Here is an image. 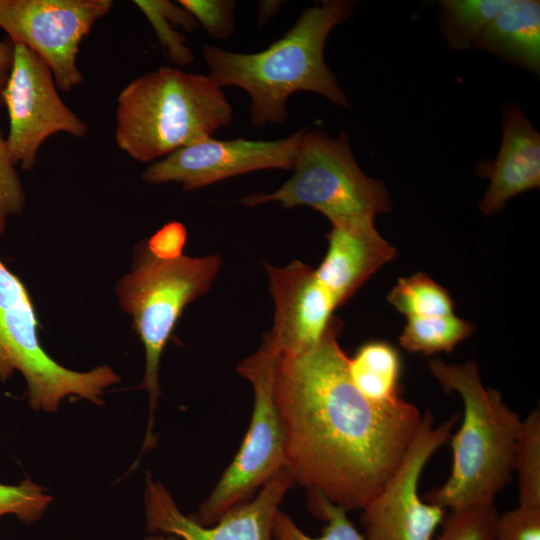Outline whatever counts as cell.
Wrapping results in <instances>:
<instances>
[{"label":"cell","mask_w":540,"mask_h":540,"mask_svg":"<svg viewBox=\"0 0 540 540\" xmlns=\"http://www.w3.org/2000/svg\"><path fill=\"white\" fill-rule=\"evenodd\" d=\"M133 3L152 25L171 61L182 67L190 64L194 55L187 46L185 37L176 31L168 19L157 9L154 0H135Z\"/></svg>","instance_id":"27"},{"label":"cell","mask_w":540,"mask_h":540,"mask_svg":"<svg viewBox=\"0 0 540 540\" xmlns=\"http://www.w3.org/2000/svg\"><path fill=\"white\" fill-rule=\"evenodd\" d=\"M282 1H262L258 8V22L263 25L271 17L278 13Z\"/></svg>","instance_id":"32"},{"label":"cell","mask_w":540,"mask_h":540,"mask_svg":"<svg viewBox=\"0 0 540 540\" xmlns=\"http://www.w3.org/2000/svg\"><path fill=\"white\" fill-rule=\"evenodd\" d=\"M509 0H441L439 24L447 44L463 51L475 46L479 36Z\"/></svg>","instance_id":"19"},{"label":"cell","mask_w":540,"mask_h":540,"mask_svg":"<svg viewBox=\"0 0 540 540\" xmlns=\"http://www.w3.org/2000/svg\"><path fill=\"white\" fill-rule=\"evenodd\" d=\"M113 7L111 0H0V28L14 44L36 53L50 68L58 89L83 81L79 47Z\"/></svg>","instance_id":"9"},{"label":"cell","mask_w":540,"mask_h":540,"mask_svg":"<svg viewBox=\"0 0 540 540\" xmlns=\"http://www.w3.org/2000/svg\"><path fill=\"white\" fill-rule=\"evenodd\" d=\"M456 413L435 426L426 412L400 464L380 492L363 508L366 540H433L446 509L420 498L421 473L432 455L451 437Z\"/></svg>","instance_id":"10"},{"label":"cell","mask_w":540,"mask_h":540,"mask_svg":"<svg viewBox=\"0 0 540 540\" xmlns=\"http://www.w3.org/2000/svg\"><path fill=\"white\" fill-rule=\"evenodd\" d=\"M233 109L208 75L160 67L138 76L117 97L115 142L139 162H155L211 138Z\"/></svg>","instance_id":"4"},{"label":"cell","mask_w":540,"mask_h":540,"mask_svg":"<svg viewBox=\"0 0 540 540\" xmlns=\"http://www.w3.org/2000/svg\"><path fill=\"white\" fill-rule=\"evenodd\" d=\"M279 356L270 333H266L257 351L237 367L253 388L251 421L235 458L197 512L190 515L203 526L215 524L225 513L251 500L285 468L284 433L274 395Z\"/></svg>","instance_id":"8"},{"label":"cell","mask_w":540,"mask_h":540,"mask_svg":"<svg viewBox=\"0 0 540 540\" xmlns=\"http://www.w3.org/2000/svg\"><path fill=\"white\" fill-rule=\"evenodd\" d=\"M52 502L43 486L29 478L15 485L0 483V518L15 516L25 524L39 520Z\"/></svg>","instance_id":"25"},{"label":"cell","mask_w":540,"mask_h":540,"mask_svg":"<svg viewBox=\"0 0 540 540\" xmlns=\"http://www.w3.org/2000/svg\"><path fill=\"white\" fill-rule=\"evenodd\" d=\"M498 515L494 503L450 510L433 540H493Z\"/></svg>","instance_id":"24"},{"label":"cell","mask_w":540,"mask_h":540,"mask_svg":"<svg viewBox=\"0 0 540 540\" xmlns=\"http://www.w3.org/2000/svg\"><path fill=\"white\" fill-rule=\"evenodd\" d=\"M518 476L519 505L540 507V410L522 420L514 453Z\"/></svg>","instance_id":"23"},{"label":"cell","mask_w":540,"mask_h":540,"mask_svg":"<svg viewBox=\"0 0 540 540\" xmlns=\"http://www.w3.org/2000/svg\"><path fill=\"white\" fill-rule=\"evenodd\" d=\"M536 75L540 73V2L509 0L475 46Z\"/></svg>","instance_id":"17"},{"label":"cell","mask_w":540,"mask_h":540,"mask_svg":"<svg viewBox=\"0 0 540 540\" xmlns=\"http://www.w3.org/2000/svg\"><path fill=\"white\" fill-rule=\"evenodd\" d=\"M387 300L407 319L450 315L454 309L449 292L425 273L400 278Z\"/></svg>","instance_id":"21"},{"label":"cell","mask_w":540,"mask_h":540,"mask_svg":"<svg viewBox=\"0 0 540 540\" xmlns=\"http://www.w3.org/2000/svg\"><path fill=\"white\" fill-rule=\"evenodd\" d=\"M327 240V253L315 272L338 306L397 254L370 219L333 224Z\"/></svg>","instance_id":"16"},{"label":"cell","mask_w":540,"mask_h":540,"mask_svg":"<svg viewBox=\"0 0 540 540\" xmlns=\"http://www.w3.org/2000/svg\"><path fill=\"white\" fill-rule=\"evenodd\" d=\"M14 58V43L8 38L0 40V105L2 93L8 80Z\"/></svg>","instance_id":"31"},{"label":"cell","mask_w":540,"mask_h":540,"mask_svg":"<svg viewBox=\"0 0 540 540\" xmlns=\"http://www.w3.org/2000/svg\"><path fill=\"white\" fill-rule=\"evenodd\" d=\"M493 540H540V507L519 505L498 515Z\"/></svg>","instance_id":"28"},{"label":"cell","mask_w":540,"mask_h":540,"mask_svg":"<svg viewBox=\"0 0 540 540\" xmlns=\"http://www.w3.org/2000/svg\"><path fill=\"white\" fill-rule=\"evenodd\" d=\"M351 381L370 402L387 405L398 401L401 360L398 351L383 341L362 345L348 358Z\"/></svg>","instance_id":"18"},{"label":"cell","mask_w":540,"mask_h":540,"mask_svg":"<svg viewBox=\"0 0 540 540\" xmlns=\"http://www.w3.org/2000/svg\"><path fill=\"white\" fill-rule=\"evenodd\" d=\"M5 226L6 219L0 217V235ZM39 326L28 290L0 259V381L20 372L28 404L36 411L54 413L70 396L102 405L105 391L120 381L119 375L109 365L80 372L59 364L41 345Z\"/></svg>","instance_id":"6"},{"label":"cell","mask_w":540,"mask_h":540,"mask_svg":"<svg viewBox=\"0 0 540 540\" xmlns=\"http://www.w3.org/2000/svg\"><path fill=\"white\" fill-rule=\"evenodd\" d=\"M187 240L185 226L171 221L157 230L146 242L149 251L160 259H174L183 255Z\"/></svg>","instance_id":"30"},{"label":"cell","mask_w":540,"mask_h":540,"mask_svg":"<svg viewBox=\"0 0 540 540\" xmlns=\"http://www.w3.org/2000/svg\"><path fill=\"white\" fill-rule=\"evenodd\" d=\"M274 299L273 329L269 332L280 353H296L319 342L339 307L318 279L315 269L294 260L284 267L265 263Z\"/></svg>","instance_id":"14"},{"label":"cell","mask_w":540,"mask_h":540,"mask_svg":"<svg viewBox=\"0 0 540 540\" xmlns=\"http://www.w3.org/2000/svg\"><path fill=\"white\" fill-rule=\"evenodd\" d=\"M334 317L317 344L280 353L274 395L294 483L330 502L363 509L400 464L423 415L400 398L377 405L355 387Z\"/></svg>","instance_id":"1"},{"label":"cell","mask_w":540,"mask_h":540,"mask_svg":"<svg viewBox=\"0 0 540 540\" xmlns=\"http://www.w3.org/2000/svg\"><path fill=\"white\" fill-rule=\"evenodd\" d=\"M480 174L490 179L478 205L487 217L512 197L540 187V134L513 101L503 109L499 152L495 160L480 165Z\"/></svg>","instance_id":"15"},{"label":"cell","mask_w":540,"mask_h":540,"mask_svg":"<svg viewBox=\"0 0 540 540\" xmlns=\"http://www.w3.org/2000/svg\"><path fill=\"white\" fill-rule=\"evenodd\" d=\"M474 326L454 314L435 317L408 318L399 337L400 345L409 352L426 356L451 352L469 337Z\"/></svg>","instance_id":"20"},{"label":"cell","mask_w":540,"mask_h":540,"mask_svg":"<svg viewBox=\"0 0 540 540\" xmlns=\"http://www.w3.org/2000/svg\"><path fill=\"white\" fill-rule=\"evenodd\" d=\"M144 540H180V539L173 535L159 533L158 535L148 536Z\"/></svg>","instance_id":"33"},{"label":"cell","mask_w":540,"mask_h":540,"mask_svg":"<svg viewBox=\"0 0 540 540\" xmlns=\"http://www.w3.org/2000/svg\"><path fill=\"white\" fill-rule=\"evenodd\" d=\"M178 3L193 15L198 25L211 37L225 39L234 31L235 1L180 0Z\"/></svg>","instance_id":"26"},{"label":"cell","mask_w":540,"mask_h":540,"mask_svg":"<svg viewBox=\"0 0 540 540\" xmlns=\"http://www.w3.org/2000/svg\"><path fill=\"white\" fill-rule=\"evenodd\" d=\"M304 130L283 139L208 138L153 162L142 174L151 184L181 183L193 191L237 175L263 169H293Z\"/></svg>","instance_id":"12"},{"label":"cell","mask_w":540,"mask_h":540,"mask_svg":"<svg viewBox=\"0 0 540 540\" xmlns=\"http://www.w3.org/2000/svg\"><path fill=\"white\" fill-rule=\"evenodd\" d=\"M354 10L355 3L348 0L318 2L259 52L236 53L204 45L208 76L220 88L235 86L250 95V118L256 127L281 124L287 117L289 96L299 91L317 93L348 108V98L324 60V47L330 32Z\"/></svg>","instance_id":"2"},{"label":"cell","mask_w":540,"mask_h":540,"mask_svg":"<svg viewBox=\"0 0 540 540\" xmlns=\"http://www.w3.org/2000/svg\"><path fill=\"white\" fill-rule=\"evenodd\" d=\"M221 264L219 255L160 259L142 243L135 251L131 271L116 285L120 305L132 317L133 328L145 350V373L140 388L148 394L149 413L137 460L157 441L154 423L164 348L185 307L210 289Z\"/></svg>","instance_id":"5"},{"label":"cell","mask_w":540,"mask_h":540,"mask_svg":"<svg viewBox=\"0 0 540 540\" xmlns=\"http://www.w3.org/2000/svg\"><path fill=\"white\" fill-rule=\"evenodd\" d=\"M293 175L271 193L244 196L240 202L254 207L276 201L285 208L308 206L331 224L375 220L392 202L384 182L366 175L342 131L333 138L320 129L303 131Z\"/></svg>","instance_id":"7"},{"label":"cell","mask_w":540,"mask_h":540,"mask_svg":"<svg viewBox=\"0 0 540 540\" xmlns=\"http://www.w3.org/2000/svg\"><path fill=\"white\" fill-rule=\"evenodd\" d=\"M308 503L311 512L326 521L323 533L318 537L307 535L290 516L279 510L273 525L276 540H366L349 520L344 507L313 492H308Z\"/></svg>","instance_id":"22"},{"label":"cell","mask_w":540,"mask_h":540,"mask_svg":"<svg viewBox=\"0 0 540 540\" xmlns=\"http://www.w3.org/2000/svg\"><path fill=\"white\" fill-rule=\"evenodd\" d=\"M24 190L0 127V217L22 214Z\"/></svg>","instance_id":"29"},{"label":"cell","mask_w":540,"mask_h":540,"mask_svg":"<svg viewBox=\"0 0 540 540\" xmlns=\"http://www.w3.org/2000/svg\"><path fill=\"white\" fill-rule=\"evenodd\" d=\"M47 64L32 50L14 44L12 68L2 93L9 118L6 138L15 166L30 171L50 136L66 133L82 138L87 124L62 100Z\"/></svg>","instance_id":"11"},{"label":"cell","mask_w":540,"mask_h":540,"mask_svg":"<svg viewBox=\"0 0 540 540\" xmlns=\"http://www.w3.org/2000/svg\"><path fill=\"white\" fill-rule=\"evenodd\" d=\"M428 366L445 391L460 395L464 414L450 437V476L426 494L425 501L449 510L494 503L511 480L522 420L498 391L483 385L475 361L447 364L432 359Z\"/></svg>","instance_id":"3"},{"label":"cell","mask_w":540,"mask_h":540,"mask_svg":"<svg viewBox=\"0 0 540 540\" xmlns=\"http://www.w3.org/2000/svg\"><path fill=\"white\" fill-rule=\"evenodd\" d=\"M293 484L284 468L259 489L255 498L231 509L215 524L203 526L185 515L167 488L147 473L144 491L147 529L180 540H276L274 519Z\"/></svg>","instance_id":"13"}]
</instances>
